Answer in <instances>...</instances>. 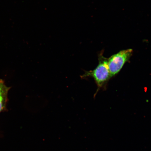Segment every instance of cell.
Listing matches in <instances>:
<instances>
[{
	"mask_svg": "<svg viewBox=\"0 0 151 151\" xmlns=\"http://www.w3.org/2000/svg\"><path fill=\"white\" fill-rule=\"evenodd\" d=\"M103 54L101 52L99 55V64L97 67L92 70L84 71V73L81 76L82 79L92 78L94 79L97 86L94 97L100 89L106 84L111 78L108 67V59L104 56Z\"/></svg>",
	"mask_w": 151,
	"mask_h": 151,
	"instance_id": "cell-1",
	"label": "cell"
},
{
	"mask_svg": "<svg viewBox=\"0 0 151 151\" xmlns=\"http://www.w3.org/2000/svg\"><path fill=\"white\" fill-rule=\"evenodd\" d=\"M133 53L132 49H127L120 51L108 58V67L111 78L119 72L124 64L129 61Z\"/></svg>",
	"mask_w": 151,
	"mask_h": 151,
	"instance_id": "cell-2",
	"label": "cell"
},
{
	"mask_svg": "<svg viewBox=\"0 0 151 151\" xmlns=\"http://www.w3.org/2000/svg\"><path fill=\"white\" fill-rule=\"evenodd\" d=\"M11 87L6 86L4 81L0 79V113L5 109L7 101V95Z\"/></svg>",
	"mask_w": 151,
	"mask_h": 151,
	"instance_id": "cell-3",
	"label": "cell"
}]
</instances>
